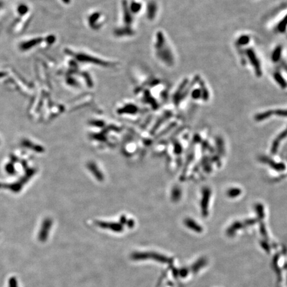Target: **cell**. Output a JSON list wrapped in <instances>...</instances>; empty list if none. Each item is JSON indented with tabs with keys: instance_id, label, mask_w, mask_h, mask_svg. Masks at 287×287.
<instances>
[{
	"instance_id": "1",
	"label": "cell",
	"mask_w": 287,
	"mask_h": 287,
	"mask_svg": "<svg viewBox=\"0 0 287 287\" xmlns=\"http://www.w3.org/2000/svg\"><path fill=\"white\" fill-rule=\"evenodd\" d=\"M132 259L135 260L152 259L160 263H168L169 261L166 257L155 253H134L132 255Z\"/></svg>"
},
{
	"instance_id": "2",
	"label": "cell",
	"mask_w": 287,
	"mask_h": 287,
	"mask_svg": "<svg viewBox=\"0 0 287 287\" xmlns=\"http://www.w3.org/2000/svg\"><path fill=\"white\" fill-rule=\"evenodd\" d=\"M8 286L9 287H18V284H17V279H15V277L10 278L9 280Z\"/></svg>"
}]
</instances>
